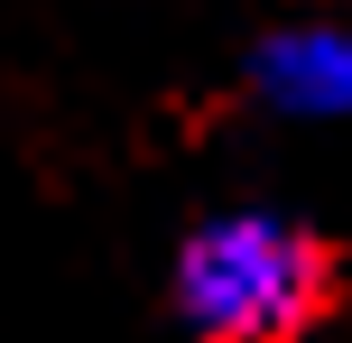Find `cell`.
Wrapping results in <instances>:
<instances>
[{
	"label": "cell",
	"instance_id": "2",
	"mask_svg": "<svg viewBox=\"0 0 352 343\" xmlns=\"http://www.w3.org/2000/svg\"><path fill=\"white\" fill-rule=\"evenodd\" d=\"M250 102L306 130H352V0H316V10L278 19L241 65Z\"/></svg>",
	"mask_w": 352,
	"mask_h": 343
},
{
	"label": "cell",
	"instance_id": "1",
	"mask_svg": "<svg viewBox=\"0 0 352 343\" xmlns=\"http://www.w3.org/2000/svg\"><path fill=\"white\" fill-rule=\"evenodd\" d=\"M167 307L195 343H306L334 316V251L278 204H223L176 241Z\"/></svg>",
	"mask_w": 352,
	"mask_h": 343
}]
</instances>
